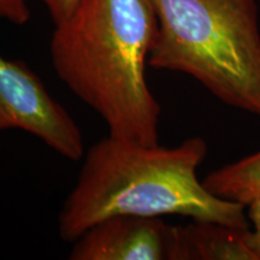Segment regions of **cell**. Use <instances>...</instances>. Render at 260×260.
<instances>
[{
	"instance_id": "cell-10",
	"label": "cell",
	"mask_w": 260,
	"mask_h": 260,
	"mask_svg": "<svg viewBox=\"0 0 260 260\" xmlns=\"http://www.w3.org/2000/svg\"><path fill=\"white\" fill-rule=\"evenodd\" d=\"M247 207H248L247 217H248L249 223L254 225L255 230H260V198L249 203Z\"/></svg>"
},
{
	"instance_id": "cell-7",
	"label": "cell",
	"mask_w": 260,
	"mask_h": 260,
	"mask_svg": "<svg viewBox=\"0 0 260 260\" xmlns=\"http://www.w3.org/2000/svg\"><path fill=\"white\" fill-rule=\"evenodd\" d=\"M203 183L216 197L247 206L260 198V151L210 172Z\"/></svg>"
},
{
	"instance_id": "cell-6",
	"label": "cell",
	"mask_w": 260,
	"mask_h": 260,
	"mask_svg": "<svg viewBox=\"0 0 260 260\" xmlns=\"http://www.w3.org/2000/svg\"><path fill=\"white\" fill-rule=\"evenodd\" d=\"M248 230L205 220L172 226L169 260H258L246 242Z\"/></svg>"
},
{
	"instance_id": "cell-1",
	"label": "cell",
	"mask_w": 260,
	"mask_h": 260,
	"mask_svg": "<svg viewBox=\"0 0 260 260\" xmlns=\"http://www.w3.org/2000/svg\"><path fill=\"white\" fill-rule=\"evenodd\" d=\"M157 31L152 0H79L51 40L57 75L109 135L148 146L158 145L161 113L146 80Z\"/></svg>"
},
{
	"instance_id": "cell-8",
	"label": "cell",
	"mask_w": 260,
	"mask_h": 260,
	"mask_svg": "<svg viewBox=\"0 0 260 260\" xmlns=\"http://www.w3.org/2000/svg\"><path fill=\"white\" fill-rule=\"evenodd\" d=\"M0 17L22 25L30 18L27 0H0Z\"/></svg>"
},
{
	"instance_id": "cell-9",
	"label": "cell",
	"mask_w": 260,
	"mask_h": 260,
	"mask_svg": "<svg viewBox=\"0 0 260 260\" xmlns=\"http://www.w3.org/2000/svg\"><path fill=\"white\" fill-rule=\"evenodd\" d=\"M79 0H42L48 9L51 17L53 18L54 24L63 21L71 14Z\"/></svg>"
},
{
	"instance_id": "cell-11",
	"label": "cell",
	"mask_w": 260,
	"mask_h": 260,
	"mask_svg": "<svg viewBox=\"0 0 260 260\" xmlns=\"http://www.w3.org/2000/svg\"><path fill=\"white\" fill-rule=\"evenodd\" d=\"M246 242L258 260H260V230H254V232L248 230L246 235Z\"/></svg>"
},
{
	"instance_id": "cell-3",
	"label": "cell",
	"mask_w": 260,
	"mask_h": 260,
	"mask_svg": "<svg viewBox=\"0 0 260 260\" xmlns=\"http://www.w3.org/2000/svg\"><path fill=\"white\" fill-rule=\"evenodd\" d=\"M158 31L148 58L186 74L217 99L260 118V30L255 0H152Z\"/></svg>"
},
{
	"instance_id": "cell-2",
	"label": "cell",
	"mask_w": 260,
	"mask_h": 260,
	"mask_svg": "<svg viewBox=\"0 0 260 260\" xmlns=\"http://www.w3.org/2000/svg\"><path fill=\"white\" fill-rule=\"evenodd\" d=\"M207 154L201 138L176 147L142 145L109 135L87 152L76 184L58 218L64 241L77 237L100 220L133 214H180L194 220L249 229L245 205L211 193L197 176Z\"/></svg>"
},
{
	"instance_id": "cell-5",
	"label": "cell",
	"mask_w": 260,
	"mask_h": 260,
	"mask_svg": "<svg viewBox=\"0 0 260 260\" xmlns=\"http://www.w3.org/2000/svg\"><path fill=\"white\" fill-rule=\"evenodd\" d=\"M172 225L160 217L117 214L73 242L71 260H169Z\"/></svg>"
},
{
	"instance_id": "cell-4",
	"label": "cell",
	"mask_w": 260,
	"mask_h": 260,
	"mask_svg": "<svg viewBox=\"0 0 260 260\" xmlns=\"http://www.w3.org/2000/svg\"><path fill=\"white\" fill-rule=\"evenodd\" d=\"M9 129L34 135L70 160H80L84 154L79 125L40 77L23 61L0 54V132Z\"/></svg>"
}]
</instances>
